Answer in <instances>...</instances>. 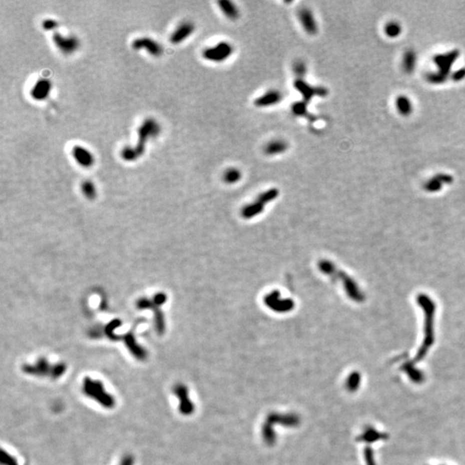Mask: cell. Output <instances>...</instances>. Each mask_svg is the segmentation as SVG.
I'll return each mask as SVG.
<instances>
[{
    "label": "cell",
    "instance_id": "cell-7",
    "mask_svg": "<svg viewBox=\"0 0 465 465\" xmlns=\"http://www.w3.org/2000/svg\"><path fill=\"white\" fill-rule=\"evenodd\" d=\"M265 305L271 311L278 314H285L292 311L295 308V302L291 298L283 297L278 290H272L266 294L264 298Z\"/></svg>",
    "mask_w": 465,
    "mask_h": 465
},
{
    "label": "cell",
    "instance_id": "cell-9",
    "mask_svg": "<svg viewBox=\"0 0 465 465\" xmlns=\"http://www.w3.org/2000/svg\"><path fill=\"white\" fill-rule=\"evenodd\" d=\"M53 42L61 52L64 55H71L75 52L80 47V40L74 36L65 37L63 35L55 32L53 34Z\"/></svg>",
    "mask_w": 465,
    "mask_h": 465
},
{
    "label": "cell",
    "instance_id": "cell-15",
    "mask_svg": "<svg viewBox=\"0 0 465 465\" xmlns=\"http://www.w3.org/2000/svg\"><path fill=\"white\" fill-rule=\"evenodd\" d=\"M283 99V94L277 90H270L268 92L259 96L254 101V105L258 108L271 107L280 103Z\"/></svg>",
    "mask_w": 465,
    "mask_h": 465
},
{
    "label": "cell",
    "instance_id": "cell-6",
    "mask_svg": "<svg viewBox=\"0 0 465 465\" xmlns=\"http://www.w3.org/2000/svg\"><path fill=\"white\" fill-rule=\"evenodd\" d=\"M64 364L51 365L46 359H40L36 364H28L24 367V371L30 375L38 376H50L52 378H58L65 372Z\"/></svg>",
    "mask_w": 465,
    "mask_h": 465
},
{
    "label": "cell",
    "instance_id": "cell-18",
    "mask_svg": "<svg viewBox=\"0 0 465 465\" xmlns=\"http://www.w3.org/2000/svg\"><path fill=\"white\" fill-rule=\"evenodd\" d=\"M219 8L222 11L226 18L232 21H235L240 17V12L237 7L229 0H221L218 2Z\"/></svg>",
    "mask_w": 465,
    "mask_h": 465
},
{
    "label": "cell",
    "instance_id": "cell-23",
    "mask_svg": "<svg viewBox=\"0 0 465 465\" xmlns=\"http://www.w3.org/2000/svg\"><path fill=\"white\" fill-rule=\"evenodd\" d=\"M293 69H294V72H295L296 76H298L300 79H302V77L305 75L306 72H307L306 65L302 62H296L295 65L293 67Z\"/></svg>",
    "mask_w": 465,
    "mask_h": 465
},
{
    "label": "cell",
    "instance_id": "cell-1",
    "mask_svg": "<svg viewBox=\"0 0 465 465\" xmlns=\"http://www.w3.org/2000/svg\"><path fill=\"white\" fill-rule=\"evenodd\" d=\"M318 268L322 274L326 275L332 280L339 282L351 300L356 302H362L364 300V295L354 279L341 269L337 267L333 262L328 259H321L318 263Z\"/></svg>",
    "mask_w": 465,
    "mask_h": 465
},
{
    "label": "cell",
    "instance_id": "cell-5",
    "mask_svg": "<svg viewBox=\"0 0 465 465\" xmlns=\"http://www.w3.org/2000/svg\"><path fill=\"white\" fill-rule=\"evenodd\" d=\"M417 301L421 306L425 313V340L422 347V351L428 347L433 341V324H434L435 303L428 296L419 295Z\"/></svg>",
    "mask_w": 465,
    "mask_h": 465
},
{
    "label": "cell",
    "instance_id": "cell-16",
    "mask_svg": "<svg viewBox=\"0 0 465 465\" xmlns=\"http://www.w3.org/2000/svg\"><path fill=\"white\" fill-rule=\"evenodd\" d=\"M72 154L77 163L85 168L93 167L95 162L93 154L88 149L81 146H74L72 149Z\"/></svg>",
    "mask_w": 465,
    "mask_h": 465
},
{
    "label": "cell",
    "instance_id": "cell-21",
    "mask_svg": "<svg viewBox=\"0 0 465 465\" xmlns=\"http://www.w3.org/2000/svg\"><path fill=\"white\" fill-rule=\"evenodd\" d=\"M81 190L84 195L88 198H93L96 196L95 186L91 181H85L81 185Z\"/></svg>",
    "mask_w": 465,
    "mask_h": 465
},
{
    "label": "cell",
    "instance_id": "cell-2",
    "mask_svg": "<svg viewBox=\"0 0 465 465\" xmlns=\"http://www.w3.org/2000/svg\"><path fill=\"white\" fill-rule=\"evenodd\" d=\"M160 124H158L156 120L153 118H148L146 119L142 125L139 127L137 133H138V141L136 143L135 148L132 147H125L122 149L121 151V157L125 161H135L144 154L146 150V144L149 139L156 137L158 135H160Z\"/></svg>",
    "mask_w": 465,
    "mask_h": 465
},
{
    "label": "cell",
    "instance_id": "cell-24",
    "mask_svg": "<svg viewBox=\"0 0 465 465\" xmlns=\"http://www.w3.org/2000/svg\"><path fill=\"white\" fill-rule=\"evenodd\" d=\"M1 462L3 465H19L17 460L11 454L6 452L5 450H2L1 454Z\"/></svg>",
    "mask_w": 465,
    "mask_h": 465
},
{
    "label": "cell",
    "instance_id": "cell-10",
    "mask_svg": "<svg viewBox=\"0 0 465 465\" xmlns=\"http://www.w3.org/2000/svg\"><path fill=\"white\" fill-rule=\"evenodd\" d=\"M294 87L296 91L302 94L304 99V102L308 103L311 100L314 96L325 97L327 94V90L324 87H314L307 83L303 79L297 78L294 82Z\"/></svg>",
    "mask_w": 465,
    "mask_h": 465
},
{
    "label": "cell",
    "instance_id": "cell-8",
    "mask_svg": "<svg viewBox=\"0 0 465 465\" xmlns=\"http://www.w3.org/2000/svg\"><path fill=\"white\" fill-rule=\"evenodd\" d=\"M234 51V47L231 44L228 42H221L215 46L206 48L202 53V56L208 62L222 63L230 58Z\"/></svg>",
    "mask_w": 465,
    "mask_h": 465
},
{
    "label": "cell",
    "instance_id": "cell-4",
    "mask_svg": "<svg viewBox=\"0 0 465 465\" xmlns=\"http://www.w3.org/2000/svg\"><path fill=\"white\" fill-rule=\"evenodd\" d=\"M278 196L279 191L277 188L269 189L267 191L260 193L253 202L244 206L240 215L242 218L246 220L254 218L256 216H259L265 210V206L272 201L277 199Z\"/></svg>",
    "mask_w": 465,
    "mask_h": 465
},
{
    "label": "cell",
    "instance_id": "cell-13",
    "mask_svg": "<svg viewBox=\"0 0 465 465\" xmlns=\"http://www.w3.org/2000/svg\"><path fill=\"white\" fill-rule=\"evenodd\" d=\"M299 20L302 28L309 36H315L318 33V25L314 14L308 8H302L298 13Z\"/></svg>",
    "mask_w": 465,
    "mask_h": 465
},
{
    "label": "cell",
    "instance_id": "cell-17",
    "mask_svg": "<svg viewBox=\"0 0 465 465\" xmlns=\"http://www.w3.org/2000/svg\"><path fill=\"white\" fill-rule=\"evenodd\" d=\"M289 145L284 140H274L269 142L264 148L265 154L268 156H275L284 154L287 151Z\"/></svg>",
    "mask_w": 465,
    "mask_h": 465
},
{
    "label": "cell",
    "instance_id": "cell-19",
    "mask_svg": "<svg viewBox=\"0 0 465 465\" xmlns=\"http://www.w3.org/2000/svg\"><path fill=\"white\" fill-rule=\"evenodd\" d=\"M174 392L179 396V399H181L180 410H181L182 413H184V414H187V413H190L191 409H192V407H191V403L189 400L188 396H187L186 388L183 385H178L174 388Z\"/></svg>",
    "mask_w": 465,
    "mask_h": 465
},
{
    "label": "cell",
    "instance_id": "cell-20",
    "mask_svg": "<svg viewBox=\"0 0 465 465\" xmlns=\"http://www.w3.org/2000/svg\"><path fill=\"white\" fill-rule=\"evenodd\" d=\"M242 178V173L240 170L235 167H231L226 170L223 174V180L228 185H234L240 181Z\"/></svg>",
    "mask_w": 465,
    "mask_h": 465
},
{
    "label": "cell",
    "instance_id": "cell-22",
    "mask_svg": "<svg viewBox=\"0 0 465 465\" xmlns=\"http://www.w3.org/2000/svg\"><path fill=\"white\" fill-rule=\"evenodd\" d=\"M306 104L307 103L305 102L295 103L292 105V108H291L293 114L297 116V117L305 116L307 114V105Z\"/></svg>",
    "mask_w": 465,
    "mask_h": 465
},
{
    "label": "cell",
    "instance_id": "cell-3",
    "mask_svg": "<svg viewBox=\"0 0 465 465\" xmlns=\"http://www.w3.org/2000/svg\"><path fill=\"white\" fill-rule=\"evenodd\" d=\"M84 394L105 408H112L116 404L114 397L105 390V386L99 380L86 377L83 382Z\"/></svg>",
    "mask_w": 465,
    "mask_h": 465
},
{
    "label": "cell",
    "instance_id": "cell-11",
    "mask_svg": "<svg viewBox=\"0 0 465 465\" xmlns=\"http://www.w3.org/2000/svg\"><path fill=\"white\" fill-rule=\"evenodd\" d=\"M132 48L136 50H146L154 57H160L163 54V47L150 37H140L133 41Z\"/></svg>",
    "mask_w": 465,
    "mask_h": 465
},
{
    "label": "cell",
    "instance_id": "cell-14",
    "mask_svg": "<svg viewBox=\"0 0 465 465\" xmlns=\"http://www.w3.org/2000/svg\"><path fill=\"white\" fill-rule=\"evenodd\" d=\"M52 89V83L48 79L37 80L31 91L32 99L36 101H44L50 96Z\"/></svg>",
    "mask_w": 465,
    "mask_h": 465
},
{
    "label": "cell",
    "instance_id": "cell-26",
    "mask_svg": "<svg viewBox=\"0 0 465 465\" xmlns=\"http://www.w3.org/2000/svg\"><path fill=\"white\" fill-rule=\"evenodd\" d=\"M119 465H134V458L130 455H127L122 459L120 464Z\"/></svg>",
    "mask_w": 465,
    "mask_h": 465
},
{
    "label": "cell",
    "instance_id": "cell-25",
    "mask_svg": "<svg viewBox=\"0 0 465 465\" xmlns=\"http://www.w3.org/2000/svg\"><path fill=\"white\" fill-rule=\"evenodd\" d=\"M58 22L55 19H44V22L42 23V26L45 31H55L58 27Z\"/></svg>",
    "mask_w": 465,
    "mask_h": 465
},
{
    "label": "cell",
    "instance_id": "cell-12",
    "mask_svg": "<svg viewBox=\"0 0 465 465\" xmlns=\"http://www.w3.org/2000/svg\"><path fill=\"white\" fill-rule=\"evenodd\" d=\"M195 29L196 27L192 22L185 21V22L181 23L171 35L170 37L171 44H175V45L181 44L194 33Z\"/></svg>",
    "mask_w": 465,
    "mask_h": 465
}]
</instances>
